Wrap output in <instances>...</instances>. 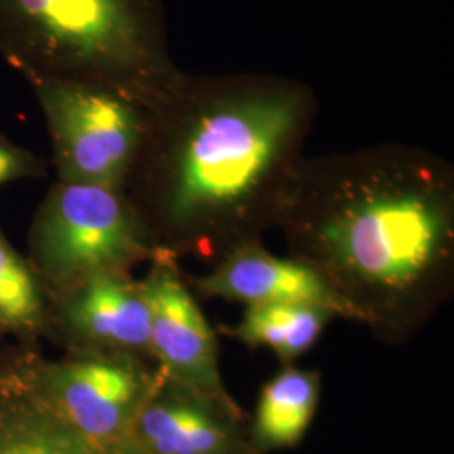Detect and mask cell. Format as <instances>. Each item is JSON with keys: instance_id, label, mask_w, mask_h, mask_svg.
I'll return each mask as SVG.
<instances>
[{"instance_id": "2e32d148", "label": "cell", "mask_w": 454, "mask_h": 454, "mask_svg": "<svg viewBox=\"0 0 454 454\" xmlns=\"http://www.w3.org/2000/svg\"><path fill=\"white\" fill-rule=\"evenodd\" d=\"M2 341H4V335H2V333H0V352H2V350H4V347H2Z\"/></svg>"}, {"instance_id": "8fae6325", "label": "cell", "mask_w": 454, "mask_h": 454, "mask_svg": "<svg viewBox=\"0 0 454 454\" xmlns=\"http://www.w3.org/2000/svg\"><path fill=\"white\" fill-rule=\"evenodd\" d=\"M39 354L19 345L0 352V454H97L78 438L43 390Z\"/></svg>"}, {"instance_id": "30bf717a", "label": "cell", "mask_w": 454, "mask_h": 454, "mask_svg": "<svg viewBox=\"0 0 454 454\" xmlns=\"http://www.w3.org/2000/svg\"><path fill=\"white\" fill-rule=\"evenodd\" d=\"M202 296L223 298L246 307L301 303L332 311L354 322V315L313 268L293 258H278L261 243L244 244L212 264L207 275L187 279Z\"/></svg>"}, {"instance_id": "9c48e42d", "label": "cell", "mask_w": 454, "mask_h": 454, "mask_svg": "<svg viewBox=\"0 0 454 454\" xmlns=\"http://www.w3.org/2000/svg\"><path fill=\"white\" fill-rule=\"evenodd\" d=\"M140 281L150 309V340L159 372L197 390L227 395L217 337L202 315L179 260L157 253Z\"/></svg>"}, {"instance_id": "277c9868", "label": "cell", "mask_w": 454, "mask_h": 454, "mask_svg": "<svg viewBox=\"0 0 454 454\" xmlns=\"http://www.w3.org/2000/svg\"><path fill=\"white\" fill-rule=\"evenodd\" d=\"M27 241L48 300L97 276L130 273L157 254L123 191L59 180L34 214Z\"/></svg>"}, {"instance_id": "7c38bea8", "label": "cell", "mask_w": 454, "mask_h": 454, "mask_svg": "<svg viewBox=\"0 0 454 454\" xmlns=\"http://www.w3.org/2000/svg\"><path fill=\"white\" fill-rule=\"evenodd\" d=\"M322 390L317 371L285 365L262 387L249 424L253 448L260 451L296 446L315 418Z\"/></svg>"}, {"instance_id": "8992f818", "label": "cell", "mask_w": 454, "mask_h": 454, "mask_svg": "<svg viewBox=\"0 0 454 454\" xmlns=\"http://www.w3.org/2000/svg\"><path fill=\"white\" fill-rule=\"evenodd\" d=\"M43 390L66 426L97 454L131 453L137 414L155 384L157 367L125 356L39 357Z\"/></svg>"}, {"instance_id": "3957f363", "label": "cell", "mask_w": 454, "mask_h": 454, "mask_svg": "<svg viewBox=\"0 0 454 454\" xmlns=\"http://www.w3.org/2000/svg\"><path fill=\"white\" fill-rule=\"evenodd\" d=\"M163 0H0V58L29 82H95L150 110L184 74Z\"/></svg>"}, {"instance_id": "5bb4252c", "label": "cell", "mask_w": 454, "mask_h": 454, "mask_svg": "<svg viewBox=\"0 0 454 454\" xmlns=\"http://www.w3.org/2000/svg\"><path fill=\"white\" fill-rule=\"evenodd\" d=\"M48 294L0 227V333L34 347L48 335Z\"/></svg>"}, {"instance_id": "ba28073f", "label": "cell", "mask_w": 454, "mask_h": 454, "mask_svg": "<svg viewBox=\"0 0 454 454\" xmlns=\"http://www.w3.org/2000/svg\"><path fill=\"white\" fill-rule=\"evenodd\" d=\"M46 337L67 354L125 356L155 365L150 309L130 273L97 276L51 298Z\"/></svg>"}, {"instance_id": "6da1fadb", "label": "cell", "mask_w": 454, "mask_h": 454, "mask_svg": "<svg viewBox=\"0 0 454 454\" xmlns=\"http://www.w3.org/2000/svg\"><path fill=\"white\" fill-rule=\"evenodd\" d=\"M318 114L307 82L184 73L146 110L125 185L157 253L214 264L261 243Z\"/></svg>"}, {"instance_id": "4fadbf2b", "label": "cell", "mask_w": 454, "mask_h": 454, "mask_svg": "<svg viewBox=\"0 0 454 454\" xmlns=\"http://www.w3.org/2000/svg\"><path fill=\"white\" fill-rule=\"evenodd\" d=\"M333 318L337 317L332 311L313 305H253L246 307L239 324L224 332L249 347L273 350L285 365H290L309 352Z\"/></svg>"}, {"instance_id": "7a4b0ae2", "label": "cell", "mask_w": 454, "mask_h": 454, "mask_svg": "<svg viewBox=\"0 0 454 454\" xmlns=\"http://www.w3.org/2000/svg\"><path fill=\"white\" fill-rule=\"evenodd\" d=\"M276 229L390 345L412 339L454 288V168L438 153L375 145L303 155Z\"/></svg>"}, {"instance_id": "52a82bcc", "label": "cell", "mask_w": 454, "mask_h": 454, "mask_svg": "<svg viewBox=\"0 0 454 454\" xmlns=\"http://www.w3.org/2000/svg\"><path fill=\"white\" fill-rule=\"evenodd\" d=\"M133 454H258L234 399L159 372L131 431Z\"/></svg>"}, {"instance_id": "5b68a950", "label": "cell", "mask_w": 454, "mask_h": 454, "mask_svg": "<svg viewBox=\"0 0 454 454\" xmlns=\"http://www.w3.org/2000/svg\"><path fill=\"white\" fill-rule=\"evenodd\" d=\"M31 88L46 118L58 180L125 192L145 108L95 82H35Z\"/></svg>"}, {"instance_id": "9a60e30c", "label": "cell", "mask_w": 454, "mask_h": 454, "mask_svg": "<svg viewBox=\"0 0 454 454\" xmlns=\"http://www.w3.org/2000/svg\"><path fill=\"white\" fill-rule=\"evenodd\" d=\"M48 163L34 152L0 135V187L19 180L41 179Z\"/></svg>"}]
</instances>
